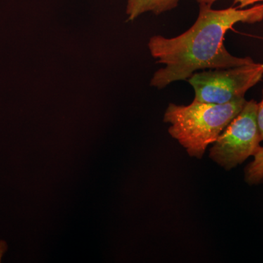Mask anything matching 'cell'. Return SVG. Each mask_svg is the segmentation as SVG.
<instances>
[{
  "instance_id": "obj_2",
  "label": "cell",
  "mask_w": 263,
  "mask_h": 263,
  "mask_svg": "<svg viewBox=\"0 0 263 263\" xmlns=\"http://www.w3.org/2000/svg\"><path fill=\"white\" fill-rule=\"evenodd\" d=\"M246 103L242 98L219 105L195 100L188 105L170 103L163 122L171 124L169 134L190 157L202 159L208 146L216 141Z\"/></svg>"
},
{
  "instance_id": "obj_8",
  "label": "cell",
  "mask_w": 263,
  "mask_h": 263,
  "mask_svg": "<svg viewBox=\"0 0 263 263\" xmlns=\"http://www.w3.org/2000/svg\"><path fill=\"white\" fill-rule=\"evenodd\" d=\"M257 121L259 136H260L261 141H263V90L262 100L257 103Z\"/></svg>"
},
{
  "instance_id": "obj_1",
  "label": "cell",
  "mask_w": 263,
  "mask_h": 263,
  "mask_svg": "<svg viewBox=\"0 0 263 263\" xmlns=\"http://www.w3.org/2000/svg\"><path fill=\"white\" fill-rule=\"evenodd\" d=\"M263 20V4L247 9L238 7L214 10L200 4L196 22L177 37L153 36L148 42L151 54L165 67L157 71L151 85L163 89L175 81H187L198 70L226 69L254 63L250 57L233 56L224 46V36L238 23Z\"/></svg>"
},
{
  "instance_id": "obj_5",
  "label": "cell",
  "mask_w": 263,
  "mask_h": 263,
  "mask_svg": "<svg viewBox=\"0 0 263 263\" xmlns=\"http://www.w3.org/2000/svg\"><path fill=\"white\" fill-rule=\"evenodd\" d=\"M180 0H127L128 21H133L148 12L160 15L177 8Z\"/></svg>"
},
{
  "instance_id": "obj_3",
  "label": "cell",
  "mask_w": 263,
  "mask_h": 263,
  "mask_svg": "<svg viewBox=\"0 0 263 263\" xmlns=\"http://www.w3.org/2000/svg\"><path fill=\"white\" fill-rule=\"evenodd\" d=\"M263 64L254 63L196 72L188 79L197 101L226 104L245 98L249 89L261 81Z\"/></svg>"
},
{
  "instance_id": "obj_6",
  "label": "cell",
  "mask_w": 263,
  "mask_h": 263,
  "mask_svg": "<svg viewBox=\"0 0 263 263\" xmlns=\"http://www.w3.org/2000/svg\"><path fill=\"white\" fill-rule=\"evenodd\" d=\"M254 160L245 170V179L249 185L258 184L263 181V147L259 146Z\"/></svg>"
},
{
  "instance_id": "obj_4",
  "label": "cell",
  "mask_w": 263,
  "mask_h": 263,
  "mask_svg": "<svg viewBox=\"0 0 263 263\" xmlns=\"http://www.w3.org/2000/svg\"><path fill=\"white\" fill-rule=\"evenodd\" d=\"M257 109L255 100L247 101L240 113L213 143L209 157L226 171L243 163L260 146Z\"/></svg>"
},
{
  "instance_id": "obj_7",
  "label": "cell",
  "mask_w": 263,
  "mask_h": 263,
  "mask_svg": "<svg viewBox=\"0 0 263 263\" xmlns=\"http://www.w3.org/2000/svg\"><path fill=\"white\" fill-rule=\"evenodd\" d=\"M218 0H197L199 4H205L211 5L214 4L215 2ZM263 0H234L235 4H238V8L240 9H243L246 7H248L249 5L255 4V3H261Z\"/></svg>"
}]
</instances>
